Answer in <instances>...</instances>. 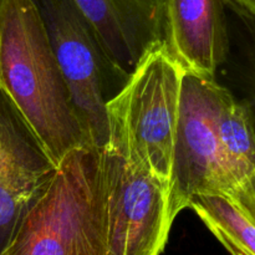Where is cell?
<instances>
[{"mask_svg": "<svg viewBox=\"0 0 255 255\" xmlns=\"http://www.w3.org/2000/svg\"><path fill=\"white\" fill-rule=\"evenodd\" d=\"M0 86L55 166L91 144L36 0H0Z\"/></svg>", "mask_w": 255, "mask_h": 255, "instance_id": "6da1fadb", "label": "cell"}, {"mask_svg": "<svg viewBox=\"0 0 255 255\" xmlns=\"http://www.w3.org/2000/svg\"><path fill=\"white\" fill-rule=\"evenodd\" d=\"M183 74L163 40H159L142 55L121 89L107 102V146L132 167L169 188Z\"/></svg>", "mask_w": 255, "mask_h": 255, "instance_id": "7a4b0ae2", "label": "cell"}, {"mask_svg": "<svg viewBox=\"0 0 255 255\" xmlns=\"http://www.w3.org/2000/svg\"><path fill=\"white\" fill-rule=\"evenodd\" d=\"M1 255H109L99 147L64 157Z\"/></svg>", "mask_w": 255, "mask_h": 255, "instance_id": "3957f363", "label": "cell"}, {"mask_svg": "<svg viewBox=\"0 0 255 255\" xmlns=\"http://www.w3.org/2000/svg\"><path fill=\"white\" fill-rule=\"evenodd\" d=\"M99 186L109 255L163 253L177 217L171 188L107 144L99 148Z\"/></svg>", "mask_w": 255, "mask_h": 255, "instance_id": "277c9868", "label": "cell"}, {"mask_svg": "<svg viewBox=\"0 0 255 255\" xmlns=\"http://www.w3.org/2000/svg\"><path fill=\"white\" fill-rule=\"evenodd\" d=\"M223 90L216 79L184 71L171 187L176 216L189 208L194 196L236 189L219 129Z\"/></svg>", "mask_w": 255, "mask_h": 255, "instance_id": "5b68a950", "label": "cell"}, {"mask_svg": "<svg viewBox=\"0 0 255 255\" xmlns=\"http://www.w3.org/2000/svg\"><path fill=\"white\" fill-rule=\"evenodd\" d=\"M36 2L82 126L92 146L101 148L109 141L107 102L111 96L107 87L111 76H121L74 0Z\"/></svg>", "mask_w": 255, "mask_h": 255, "instance_id": "8992f818", "label": "cell"}, {"mask_svg": "<svg viewBox=\"0 0 255 255\" xmlns=\"http://www.w3.org/2000/svg\"><path fill=\"white\" fill-rule=\"evenodd\" d=\"M56 167L0 86V255Z\"/></svg>", "mask_w": 255, "mask_h": 255, "instance_id": "52a82bcc", "label": "cell"}, {"mask_svg": "<svg viewBox=\"0 0 255 255\" xmlns=\"http://www.w3.org/2000/svg\"><path fill=\"white\" fill-rule=\"evenodd\" d=\"M228 0H159L162 40L182 69L216 79L229 52Z\"/></svg>", "mask_w": 255, "mask_h": 255, "instance_id": "ba28073f", "label": "cell"}, {"mask_svg": "<svg viewBox=\"0 0 255 255\" xmlns=\"http://www.w3.org/2000/svg\"><path fill=\"white\" fill-rule=\"evenodd\" d=\"M126 81L142 55L162 40L159 0H74Z\"/></svg>", "mask_w": 255, "mask_h": 255, "instance_id": "9c48e42d", "label": "cell"}, {"mask_svg": "<svg viewBox=\"0 0 255 255\" xmlns=\"http://www.w3.org/2000/svg\"><path fill=\"white\" fill-rule=\"evenodd\" d=\"M189 208L221 244L229 243L255 255V223L229 196L223 193L198 194Z\"/></svg>", "mask_w": 255, "mask_h": 255, "instance_id": "30bf717a", "label": "cell"}, {"mask_svg": "<svg viewBox=\"0 0 255 255\" xmlns=\"http://www.w3.org/2000/svg\"><path fill=\"white\" fill-rule=\"evenodd\" d=\"M248 16L249 34L244 47V97L241 101L248 107L255 128V16L251 14Z\"/></svg>", "mask_w": 255, "mask_h": 255, "instance_id": "8fae6325", "label": "cell"}, {"mask_svg": "<svg viewBox=\"0 0 255 255\" xmlns=\"http://www.w3.org/2000/svg\"><path fill=\"white\" fill-rule=\"evenodd\" d=\"M239 206V208L255 223V173L243 186L227 194Z\"/></svg>", "mask_w": 255, "mask_h": 255, "instance_id": "7c38bea8", "label": "cell"}, {"mask_svg": "<svg viewBox=\"0 0 255 255\" xmlns=\"http://www.w3.org/2000/svg\"><path fill=\"white\" fill-rule=\"evenodd\" d=\"M229 1L241 7L243 11L255 16V0H229Z\"/></svg>", "mask_w": 255, "mask_h": 255, "instance_id": "4fadbf2b", "label": "cell"}, {"mask_svg": "<svg viewBox=\"0 0 255 255\" xmlns=\"http://www.w3.org/2000/svg\"><path fill=\"white\" fill-rule=\"evenodd\" d=\"M222 246L226 248V251L228 252V253L231 255H251L249 253H247L246 251H243V249L239 248V247L233 246V244L224 243V244H222Z\"/></svg>", "mask_w": 255, "mask_h": 255, "instance_id": "5bb4252c", "label": "cell"}]
</instances>
